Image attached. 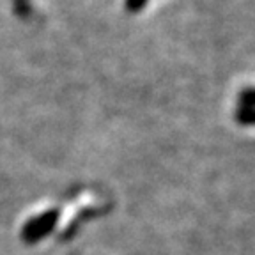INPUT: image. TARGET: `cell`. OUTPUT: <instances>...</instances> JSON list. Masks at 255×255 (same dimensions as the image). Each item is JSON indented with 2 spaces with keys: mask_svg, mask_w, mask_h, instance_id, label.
Masks as SVG:
<instances>
[{
  "mask_svg": "<svg viewBox=\"0 0 255 255\" xmlns=\"http://www.w3.org/2000/svg\"><path fill=\"white\" fill-rule=\"evenodd\" d=\"M236 121L241 124H255V108L254 107H241L236 112Z\"/></svg>",
  "mask_w": 255,
  "mask_h": 255,
  "instance_id": "obj_1",
  "label": "cell"
},
{
  "mask_svg": "<svg viewBox=\"0 0 255 255\" xmlns=\"http://www.w3.org/2000/svg\"><path fill=\"white\" fill-rule=\"evenodd\" d=\"M239 103H243L245 107H254L255 105V89H245L239 92Z\"/></svg>",
  "mask_w": 255,
  "mask_h": 255,
  "instance_id": "obj_2",
  "label": "cell"
},
{
  "mask_svg": "<svg viewBox=\"0 0 255 255\" xmlns=\"http://www.w3.org/2000/svg\"><path fill=\"white\" fill-rule=\"evenodd\" d=\"M145 4H147V0H126V9L135 12V11H140Z\"/></svg>",
  "mask_w": 255,
  "mask_h": 255,
  "instance_id": "obj_3",
  "label": "cell"
}]
</instances>
